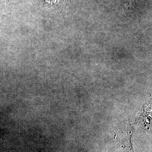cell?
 Returning a JSON list of instances; mask_svg holds the SVG:
<instances>
[{
    "instance_id": "obj_1",
    "label": "cell",
    "mask_w": 152,
    "mask_h": 152,
    "mask_svg": "<svg viewBox=\"0 0 152 152\" xmlns=\"http://www.w3.org/2000/svg\"><path fill=\"white\" fill-rule=\"evenodd\" d=\"M126 132L125 129H123L119 133L118 137L120 142L123 144L124 148L128 151L133 152L132 146L131 142V137L132 133V128L131 125H128Z\"/></svg>"
},
{
    "instance_id": "obj_2",
    "label": "cell",
    "mask_w": 152,
    "mask_h": 152,
    "mask_svg": "<svg viewBox=\"0 0 152 152\" xmlns=\"http://www.w3.org/2000/svg\"><path fill=\"white\" fill-rule=\"evenodd\" d=\"M4 0H0V20L4 15Z\"/></svg>"
}]
</instances>
